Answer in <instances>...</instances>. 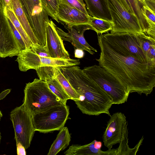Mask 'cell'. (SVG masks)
Segmentation results:
<instances>
[{
  "instance_id": "277c9868",
  "label": "cell",
  "mask_w": 155,
  "mask_h": 155,
  "mask_svg": "<svg viewBox=\"0 0 155 155\" xmlns=\"http://www.w3.org/2000/svg\"><path fill=\"white\" fill-rule=\"evenodd\" d=\"M84 72L98 84L110 96L113 104L127 102L130 93L114 76L99 65L84 67Z\"/></svg>"
},
{
  "instance_id": "8992f818",
  "label": "cell",
  "mask_w": 155,
  "mask_h": 155,
  "mask_svg": "<svg viewBox=\"0 0 155 155\" xmlns=\"http://www.w3.org/2000/svg\"><path fill=\"white\" fill-rule=\"evenodd\" d=\"M105 0L112 23L110 33L144 34L137 17L134 15L129 13L119 0Z\"/></svg>"
},
{
  "instance_id": "9a60e30c",
  "label": "cell",
  "mask_w": 155,
  "mask_h": 155,
  "mask_svg": "<svg viewBox=\"0 0 155 155\" xmlns=\"http://www.w3.org/2000/svg\"><path fill=\"white\" fill-rule=\"evenodd\" d=\"M16 61L20 71H26L30 69L36 70L40 66V56L34 52L31 48L20 50Z\"/></svg>"
},
{
  "instance_id": "d590c367",
  "label": "cell",
  "mask_w": 155,
  "mask_h": 155,
  "mask_svg": "<svg viewBox=\"0 0 155 155\" xmlns=\"http://www.w3.org/2000/svg\"><path fill=\"white\" fill-rule=\"evenodd\" d=\"M17 153L18 155H26L25 149L24 147L19 142L16 143Z\"/></svg>"
},
{
  "instance_id": "5bb4252c",
  "label": "cell",
  "mask_w": 155,
  "mask_h": 155,
  "mask_svg": "<svg viewBox=\"0 0 155 155\" xmlns=\"http://www.w3.org/2000/svg\"><path fill=\"white\" fill-rule=\"evenodd\" d=\"M89 16L77 9L61 3L56 17L62 24L72 25L89 24Z\"/></svg>"
},
{
  "instance_id": "4fadbf2b",
  "label": "cell",
  "mask_w": 155,
  "mask_h": 155,
  "mask_svg": "<svg viewBox=\"0 0 155 155\" xmlns=\"http://www.w3.org/2000/svg\"><path fill=\"white\" fill-rule=\"evenodd\" d=\"M51 20L45 23L46 45L50 57L64 59H70L65 48L63 41L58 34Z\"/></svg>"
},
{
  "instance_id": "603a6c76",
  "label": "cell",
  "mask_w": 155,
  "mask_h": 155,
  "mask_svg": "<svg viewBox=\"0 0 155 155\" xmlns=\"http://www.w3.org/2000/svg\"><path fill=\"white\" fill-rule=\"evenodd\" d=\"M88 17L89 24L98 35L108 32L112 29V23L111 20L97 18L90 15Z\"/></svg>"
},
{
  "instance_id": "74e56055",
  "label": "cell",
  "mask_w": 155,
  "mask_h": 155,
  "mask_svg": "<svg viewBox=\"0 0 155 155\" xmlns=\"http://www.w3.org/2000/svg\"><path fill=\"white\" fill-rule=\"evenodd\" d=\"M11 91V89H8L2 92L0 94V100L4 98Z\"/></svg>"
},
{
  "instance_id": "d6986e66",
  "label": "cell",
  "mask_w": 155,
  "mask_h": 155,
  "mask_svg": "<svg viewBox=\"0 0 155 155\" xmlns=\"http://www.w3.org/2000/svg\"><path fill=\"white\" fill-rule=\"evenodd\" d=\"M12 3L13 11L29 38L33 44H38L37 40L18 0H12Z\"/></svg>"
},
{
  "instance_id": "e0dca14e",
  "label": "cell",
  "mask_w": 155,
  "mask_h": 155,
  "mask_svg": "<svg viewBox=\"0 0 155 155\" xmlns=\"http://www.w3.org/2000/svg\"><path fill=\"white\" fill-rule=\"evenodd\" d=\"M89 15L97 18L111 20V18L105 0H84Z\"/></svg>"
},
{
  "instance_id": "f1b7e54d",
  "label": "cell",
  "mask_w": 155,
  "mask_h": 155,
  "mask_svg": "<svg viewBox=\"0 0 155 155\" xmlns=\"http://www.w3.org/2000/svg\"><path fill=\"white\" fill-rule=\"evenodd\" d=\"M137 36L142 48L147 57L150 49L153 46H155V39L145 34H138Z\"/></svg>"
},
{
  "instance_id": "7a4b0ae2",
  "label": "cell",
  "mask_w": 155,
  "mask_h": 155,
  "mask_svg": "<svg viewBox=\"0 0 155 155\" xmlns=\"http://www.w3.org/2000/svg\"><path fill=\"white\" fill-rule=\"evenodd\" d=\"M58 68L77 93L79 99L74 102L83 114L95 116L105 114L110 116L112 99L83 69L77 65Z\"/></svg>"
},
{
  "instance_id": "3957f363",
  "label": "cell",
  "mask_w": 155,
  "mask_h": 155,
  "mask_svg": "<svg viewBox=\"0 0 155 155\" xmlns=\"http://www.w3.org/2000/svg\"><path fill=\"white\" fill-rule=\"evenodd\" d=\"M24 93L23 104L31 116L54 106L65 105L51 91L47 82L40 79L26 84Z\"/></svg>"
},
{
  "instance_id": "d4e9b609",
  "label": "cell",
  "mask_w": 155,
  "mask_h": 155,
  "mask_svg": "<svg viewBox=\"0 0 155 155\" xmlns=\"http://www.w3.org/2000/svg\"><path fill=\"white\" fill-rule=\"evenodd\" d=\"M55 78L70 97L74 101L78 100V94L58 67H55Z\"/></svg>"
},
{
  "instance_id": "ba28073f",
  "label": "cell",
  "mask_w": 155,
  "mask_h": 155,
  "mask_svg": "<svg viewBox=\"0 0 155 155\" xmlns=\"http://www.w3.org/2000/svg\"><path fill=\"white\" fill-rule=\"evenodd\" d=\"M10 116L14 130L16 143H20L25 149H28L35 131L31 116L22 104L13 110Z\"/></svg>"
},
{
  "instance_id": "5b68a950",
  "label": "cell",
  "mask_w": 155,
  "mask_h": 155,
  "mask_svg": "<svg viewBox=\"0 0 155 155\" xmlns=\"http://www.w3.org/2000/svg\"><path fill=\"white\" fill-rule=\"evenodd\" d=\"M69 114L67 105L54 106L31 115L35 131L46 133L60 130L64 126Z\"/></svg>"
},
{
  "instance_id": "ffe728a7",
  "label": "cell",
  "mask_w": 155,
  "mask_h": 155,
  "mask_svg": "<svg viewBox=\"0 0 155 155\" xmlns=\"http://www.w3.org/2000/svg\"><path fill=\"white\" fill-rule=\"evenodd\" d=\"M71 136L67 127H64L60 130L57 137L51 145L48 155H56L63 150L69 145Z\"/></svg>"
},
{
  "instance_id": "cb8c5ba5",
  "label": "cell",
  "mask_w": 155,
  "mask_h": 155,
  "mask_svg": "<svg viewBox=\"0 0 155 155\" xmlns=\"http://www.w3.org/2000/svg\"><path fill=\"white\" fill-rule=\"evenodd\" d=\"M3 10L5 15L10 20L21 36L26 45L27 49L30 48L33 44L25 31L13 11L6 8Z\"/></svg>"
},
{
  "instance_id": "9c48e42d",
  "label": "cell",
  "mask_w": 155,
  "mask_h": 155,
  "mask_svg": "<svg viewBox=\"0 0 155 155\" xmlns=\"http://www.w3.org/2000/svg\"><path fill=\"white\" fill-rule=\"evenodd\" d=\"M64 27L68 31L64 32L54 24L55 29L62 40L71 43L76 48L87 51L93 55L97 50L90 45L86 41L84 35L85 31L88 30H94L92 27L89 24L70 25L63 24Z\"/></svg>"
},
{
  "instance_id": "4dcf8cb0",
  "label": "cell",
  "mask_w": 155,
  "mask_h": 155,
  "mask_svg": "<svg viewBox=\"0 0 155 155\" xmlns=\"http://www.w3.org/2000/svg\"><path fill=\"white\" fill-rule=\"evenodd\" d=\"M7 18L13 34L17 41L20 50H24L27 49L26 45L21 36L15 28L10 20L7 17Z\"/></svg>"
},
{
  "instance_id": "ab89813d",
  "label": "cell",
  "mask_w": 155,
  "mask_h": 155,
  "mask_svg": "<svg viewBox=\"0 0 155 155\" xmlns=\"http://www.w3.org/2000/svg\"><path fill=\"white\" fill-rule=\"evenodd\" d=\"M141 0V1L142 2V1H143L144 0Z\"/></svg>"
},
{
  "instance_id": "7c38bea8",
  "label": "cell",
  "mask_w": 155,
  "mask_h": 155,
  "mask_svg": "<svg viewBox=\"0 0 155 155\" xmlns=\"http://www.w3.org/2000/svg\"><path fill=\"white\" fill-rule=\"evenodd\" d=\"M109 35L117 43L141 61L152 64L143 51L137 34L129 32L109 33Z\"/></svg>"
},
{
  "instance_id": "836d02e7",
  "label": "cell",
  "mask_w": 155,
  "mask_h": 155,
  "mask_svg": "<svg viewBox=\"0 0 155 155\" xmlns=\"http://www.w3.org/2000/svg\"><path fill=\"white\" fill-rule=\"evenodd\" d=\"M12 0H0V3L3 9L5 8L13 10Z\"/></svg>"
},
{
  "instance_id": "f546056e",
  "label": "cell",
  "mask_w": 155,
  "mask_h": 155,
  "mask_svg": "<svg viewBox=\"0 0 155 155\" xmlns=\"http://www.w3.org/2000/svg\"><path fill=\"white\" fill-rule=\"evenodd\" d=\"M62 3L74 8L89 15L86 6V4L83 0H61Z\"/></svg>"
},
{
  "instance_id": "83f0119b",
  "label": "cell",
  "mask_w": 155,
  "mask_h": 155,
  "mask_svg": "<svg viewBox=\"0 0 155 155\" xmlns=\"http://www.w3.org/2000/svg\"><path fill=\"white\" fill-rule=\"evenodd\" d=\"M54 67L49 66H42L35 70L39 79L46 81L55 78Z\"/></svg>"
},
{
  "instance_id": "8fae6325",
  "label": "cell",
  "mask_w": 155,
  "mask_h": 155,
  "mask_svg": "<svg viewBox=\"0 0 155 155\" xmlns=\"http://www.w3.org/2000/svg\"><path fill=\"white\" fill-rule=\"evenodd\" d=\"M127 125L126 117L122 112H117L110 115L102 136L104 145L108 149L120 143Z\"/></svg>"
},
{
  "instance_id": "7402d4cb",
  "label": "cell",
  "mask_w": 155,
  "mask_h": 155,
  "mask_svg": "<svg viewBox=\"0 0 155 155\" xmlns=\"http://www.w3.org/2000/svg\"><path fill=\"white\" fill-rule=\"evenodd\" d=\"M40 66H49L53 67H68L79 65V60L70 58L64 59L51 57H40Z\"/></svg>"
},
{
  "instance_id": "6da1fadb",
  "label": "cell",
  "mask_w": 155,
  "mask_h": 155,
  "mask_svg": "<svg viewBox=\"0 0 155 155\" xmlns=\"http://www.w3.org/2000/svg\"><path fill=\"white\" fill-rule=\"evenodd\" d=\"M101 50L99 65L115 77L130 93L147 96L155 86V67L133 56L108 33L98 35Z\"/></svg>"
},
{
  "instance_id": "f35d334b",
  "label": "cell",
  "mask_w": 155,
  "mask_h": 155,
  "mask_svg": "<svg viewBox=\"0 0 155 155\" xmlns=\"http://www.w3.org/2000/svg\"><path fill=\"white\" fill-rule=\"evenodd\" d=\"M2 112H1V110H0V121L1 120V119L2 118ZM1 134L0 131V144L1 143Z\"/></svg>"
},
{
  "instance_id": "8d00e7d4",
  "label": "cell",
  "mask_w": 155,
  "mask_h": 155,
  "mask_svg": "<svg viewBox=\"0 0 155 155\" xmlns=\"http://www.w3.org/2000/svg\"><path fill=\"white\" fill-rule=\"evenodd\" d=\"M84 54L83 50L78 48L75 49L74 56L75 58H82L84 57Z\"/></svg>"
},
{
  "instance_id": "52a82bcc",
  "label": "cell",
  "mask_w": 155,
  "mask_h": 155,
  "mask_svg": "<svg viewBox=\"0 0 155 155\" xmlns=\"http://www.w3.org/2000/svg\"><path fill=\"white\" fill-rule=\"evenodd\" d=\"M37 40L38 44L46 45L45 23L50 21L40 0H18Z\"/></svg>"
},
{
  "instance_id": "484cf974",
  "label": "cell",
  "mask_w": 155,
  "mask_h": 155,
  "mask_svg": "<svg viewBox=\"0 0 155 155\" xmlns=\"http://www.w3.org/2000/svg\"><path fill=\"white\" fill-rule=\"evenodd\" d=\"M46 82L51 91L66 105L67 101L70 99V97L56 78H53Z\"/></svg>"
},
{
  "instance_id": "2e32d148",
  "label": "cell",
  "mask_w": 155,
  "mask_h": 155,
  "mask_svg": "<svg viewBox=\"0 0 155 155\" xmlns=\"http://www.w3.org/2000/svg\"><path fill=\"white\" fill-rule=\"evenodd\" d=\"M95 140L90 143L81 145L73 144L70 146L64 153L66 155H115L116 149H108L106 151L97 148L95 145Z\"/></svg>"
},
{
  "instance_id": "30bf717a",
  "label": "cell",
  "mask_w": 155,
  "mask_h": 155,
  "mask_svg": "<svg viewBox=\"0 0 155 155\" xmlns=\"http://www.w3.org/2000/svg\"><path fill=\"white\" fill-rule=\"evenodd\" d=\"M20 51L0 3V57L17 56Z\"/></svg>"
},
{
  "instance_id": "4316f807",
  "label": "cell",
  "mask_w": 155,
  "mask_h": 155,
  "mask_svg": "<svg viewBox=\"0 0 155 155\" xmlns=\"http://www.w3.org/2000/svg\"><path fill=\"white\" fill-rule=\"evenodd\" d=\"M61 0H40L41 5L48 15L59 23L56 16Z\"/></svg>"
},
{
  "instance_id": "d6a6232c",
  "label": "cell",
  "mask_w": 155,
  "mask_h": 155,
  "mask_svg": "<svg viewBox=\"0 0 155 155\" xmlns=\"http://www.w3.org/2000/svg\"><path fill=\"white\" fill-rule=\"evenodd\" d=\"M36 54L42 57H50L46 46L37 44H33L30 47Z\"/></svg>"
},
{
  "instance_id": "ac0fdd59",
  "label": "cell",
  "mask_w": 155,
  "mask_h": 155,
  "mask_svg": "<svg viewBox=\"0 0 155 155\" xmlns=\"http://www.w3.org/2000/svg\"><path fill=\"white\" fill-rule=\"evenodd\" d=\"M134 13L137 18L143 32L146 35L155 39V28L150 25L143 15L141 8L144 4L140 0H128Z\"/></svg>"
},
{
  "instance_id": "e575fe53",
  "label": "cell",
  "mask_w": 155,
  "mask_h": 155,
  "mask_svg": "<svg viewBox=\"0 0 155 155\" xmlns=\"http://www.w3.org/2000/svg\"><path fill=\"white\" fill-rule=\"evenodd\" d=\"M119 0L123 6L129 13L134 15L133 13L130 4L128 0Z\"/></svg>"
},
{
  "instance_id": "44dd1931",
  "label": "cell",
  "mask_w": 155,
  "mask_h": 155,
  "mask_svg": "<svg viewBox=\"0 0 155 155\" xmlns=\"http://www.w3.org/2000/svg\"><path fill=\"white\" fill-rule=\"evenodd\" d=\"M128 130L127 125L125 127L119 147L116 148L115 155H135L141 145L143 139L142 136L136 146L133 148H130L128 144Z\"/></svg>"
},
{
  "instance_id": "1f68e13d",
  "label": "cell",
  "mask_w": 155,
  "mask_h": 155,
  "mask_svg": "<svg viewBox=\"0 0 155 155\" xmlns=\"http://www.w3.org/2000/svg\"><path fill=\"white\" fill-rule=\"evenodd\" d=\"M141 11L143 14L147 19L150 25L153 28H155V12L144 5L142 7Z\"/></svg>"
}]
</instances>
